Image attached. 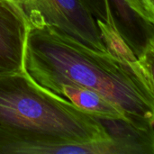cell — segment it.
Here are the masks:
<instances>
[{"label": "cell", "instance_id": "1", "mask_svg": "<svg viewBox=\"0 0 154 154\" xmlns=\"http://www.w3.org/2000/svg\"><path fill=\"white\" fill-rule=\"evenodd\" d=\"M24 69L44 88L65 82L95 90L119 106L134 128L153 133L154 88L109 51L95 50L53 26L30 20Z\"/></svg>", "mask_w": 154, "mask_h": 154}, {"label": "cell", "instance_id": "2", "mask_svg": "<svg viewBox=\"0 0 154 154\" xmlns=\"http://www.w3.org/2000/svg\"><path fill=\"white\" fill-rule=\"evenodd\" d=\"M0 129L86 142L114 136L104 121L41 86L25 69L0 74Z\"/></svg>", "mask_w": 154, "mask_h": 154}, {"label": "cell", "instance_id": "3", "mask_svg": "<svg viewBox=\"0 0 154 154\" xmlns=\"http://www.w3.org/2000/svg\"><path fill=\"white\" fill-rule=\"evenodd\" d=\"M106 141H72L0 129V154H153V137L135 128Z\"/></svg>", "mask_w": 154, "mask_h": 154}, {"label": "cell", "instance_id": "4", "mask_svg": "<svg viewBox=\"0 0 154 154\" xmlns=\"http://www.w3.org/2000/svg\"><path fill=\"white\" fill-rule=\"evenodd\" d=\"M30 20L53 26L81 43L107 51L97 19L84 0H21Z\"/></svg>", "mask_w": 154, "mask_h": 154}, {"label": "cell", "instance_id": "5", "mask_svg": "<svg viewBox=\"0 0 154 154\" xmlns=\"http://www.w3.org/2000/svg\"><path fill=\"white\" fill-rule=\"evenodd\" d=\"M30 19L21 0H0V74L24 69Z\"/></svg>", "mask_w": 154, "mask_h": 154}, {"label": "cell", "instance_id": "6", "mask_svg": "<svg viewBox=\"0 0 154 154\" xmlns=\"http://www.w3.org/2000/svg\"><path fill=\"white\" fill-rule=\"evenodd\" d=\"M46 88L66 98L81 111L97 119L124 122L132 125L126 113L119 106L95 90L65 82L51 84Z\"/></svg>", "mask_w": 154, "mask_h": 154}, {"label": "cell", "instance_id": "7", "mask_svg": "<svg viewBox=\"0 0 154 154\" xmlns=\"http://www.w3.org/2000/svg\"><path fill=\"white\" fill-rule=\"evenodd\" d=\"M127 7L147 24L154 22V0H124Z\"/></svg>", "mask_w": 154, "mask_h": 154}, {"label": "cell", "instance_id": "8", "mask_svg": "<svg viewBox=\"0 0 154 154\" xmlns=\"http://www.w3.org/2000/svg\"><path fill=\"white\" fill-rule=\"evenodd\" d=\"M110 2L113 4V5L116 8V12L118 15L124 20L125 23H128L129 24H132L131 23V14H134L125 5L124 0H110Z\"/></svg>", "mask_w": 154, "mask_h": 154}]
</instances>
